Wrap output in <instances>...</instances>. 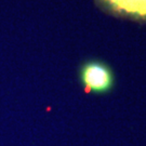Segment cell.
<instances>
[{
  "label": "cell",
  "instance_id": "obj_1",
  "mask_svg": "<svg viewBox=\"0 0 146 146\" xmlns=\"http://www.w3.org/2000/svg\"><path fill=\"white\" fill-rule=\"evenodd\" d=\"M80 79L88 92L106 93L114 87V74L110 66L100 61H89L80 69Z\"/></svg>",
  "mask_w": 146,
  "mask_h": 146
},
{
  "label": "cell",
  "instance_id": "obj_2",
  "mask_svg": "<svg viewBox=\"0 0 146 146\" xmlns=\"http://www.w3.org/2000/svg\"><path fill=\"white\" fill-rule=\"evenodd\" d=\"M110 10L118 14L146 20V0H101Z\"/></svg>",
  "mask_w": 146,
  "mask_h": 146
}]
</instances>
